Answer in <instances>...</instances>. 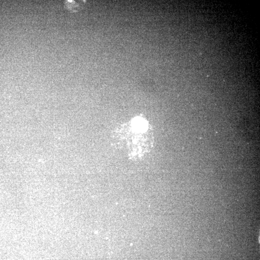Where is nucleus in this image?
<instances>
[{
	"mask_svg": "<svg viewBox=\"0 0 260 260\" xmlns=\"http://www.w3.org/2000/svg\"><path fill=\"white\" fill-rule=\"evenodd\" d=\"M66 5L67 8L74 12L76 11V10L78 9L79 7V5L74 1H66Z\"/></svg>",
	"mask_w": 260,
	"mask_h": 260,
	"instance_id": "nucleus-1",
	"label": "nucleus"
}]
</instances>
